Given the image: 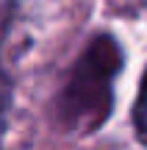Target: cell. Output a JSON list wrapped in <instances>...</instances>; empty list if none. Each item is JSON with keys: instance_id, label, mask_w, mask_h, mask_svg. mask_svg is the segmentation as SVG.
I'll list each match as a JSON object with an SVG mask.
<instances>
[{"instance_id": "1", "label": "cell", "mask_w": 147, "mask_h": 150, "mask_svg": "<svg viewBox=\"0 0 147 150\" xmlns=\"http://www.w3.org/2000/svg\"><path fill=\"white\" fill-rule=\"evenodd\" d=\"M133 125H136L139 139L147 145V72H144V81H142V89H139L136 106H133Z\"/></svg>"}]
</instances>
